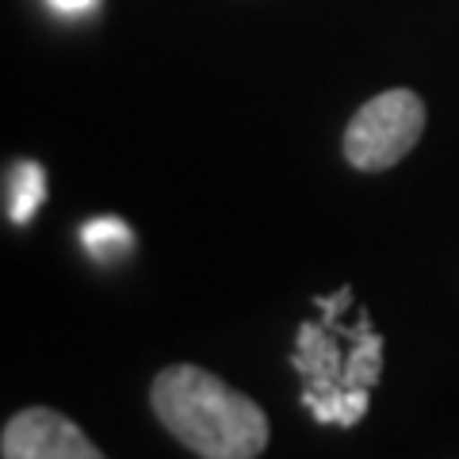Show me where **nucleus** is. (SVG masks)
Listing matches in <instances>:
<instances>
[{"label":"nucleus","mask_w":459,"mask_h":459,"mask_svg":"<svg viewBox=\"0 0 459 459\" xmlns=\"http://www.w3.org/2000/svg\"><path fill=\"white\" fill-rule=\"evenodd\" d=\"M425 131V104L418 92L391 89L371 96L344 126V157L352 169L383 172L398 165Z\"/></svg>","instance_id":"nucleus-2"},{"label":"nucleus","mask_w":459,"mask_h":459,"mask_svg":"<svg viewBox=\"0 0 459 459\" xmlns=\"http://www.w3.org/2000/svg\"><path fill=\"white\" fill-rule=\"evenodd\" d=\"M4 199H8V219L23 226L35 219V211L47 199V172L35 161H16L4 177Z\"/></svg>","instance_id":"nucleus-5"},{"label":"nucleus","mask_w":459,"mask_h":459,"mask_svg":"<svg viewBox=\"0 0 459 459\" xmlns=\"http://www.w3.org/2000/svg\"><path fill=\"white\" fill-rule=\"evenodd\" d=\"M295 371L307 379L303 406L314 410L322 425H360L368 413V391H349L344 386V352L337 344L333 325L303 322L299 325V341L291 352Z\"/></svg>","instance_id":"nucleus-3"},{"label":"nucleus","mask_w":459,"mask_h":459,"mask_svg":"<svg viewBox=\"0 0 459 459\" xmlns=\"http://www.w3.org/2000/svg\"><path fill=\"white\" fill-rule=\"evenodd\" d=\"M100 0H50L54 12H62V16H81V12H92Z\"/></svg>","instance_id":"nucleus-8"},{"label":"nucleus","mask_w":459,"mask_h":459,"mask_svg":"<svg viewBox=\"0 0 459 459\" xmlns=\"http://www.w3.org/2000/svg\"><path fill=\"white\" fill-rule=\"evenodd\" d=\"M150 406L184 448L204 459H253L268 448V413L195 364L165 368Z\"/></svg>","instance_id":"nucleus-1"},{"label":"nucleus","mask_w":459,"mask_h":459,"mask_svg":"<svg viewBox=\"0 0 459 459\" xmlns=\"http://www.w3.org/2000/svg\"><path fill=\"white\" fill-rule=\"evenodd\" d=\"M81 241L96 261H115L119 253H131L134 238L119 219H92L81 226Z\"/></svg>","instance_id":"nucleus-7"},{"label":"nucleus","mask_w":459,"mask_h":459,"mask_svg":"<svg viewBox=\"0 0 459 459\" xmlns=\"http://www.w3.org/2000/svg\"><path fill=\"white\" fill-rule=\"evenodd\" d=\"M4 459H100V448L57 410L31 406L16 413L0 437Z\"/></svg>","instance_id":"nucleus-4"},{"label":"nucleus","mask_w":459,"mask_h":459,"mask_svg":"<svg viewBox=\"0 0 459 459\" xmlns=\"http://www.w3.org/2000/svg\"><path fill=\"white\" fill-rule=\"evenodd\" d=\"M383 376V337L364 329L360 337H352V349L344 356V386L349 391H371Z\"/></svg>","instance_id":"nucleus-6"}]
</instances>
